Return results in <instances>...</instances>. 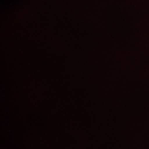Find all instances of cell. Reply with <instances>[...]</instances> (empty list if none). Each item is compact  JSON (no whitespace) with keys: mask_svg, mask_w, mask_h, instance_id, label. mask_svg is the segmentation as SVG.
<instances>
[]
</instances>
